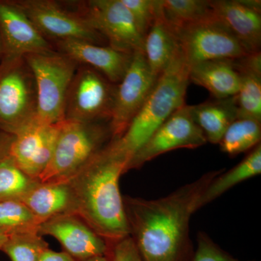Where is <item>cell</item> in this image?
Returning <instances> with one entry per match:
<instances>
[{
  "label": "cell",
  "instance_id": "18",
  "mask_svg": "<svg viewBox=\"0 0 261 261\" xmlns=\"http://www.w3.org/2000/svg\"><path fill=\"white\" fill-rule=\"evenodd\" d=\"M190 80L217 99L236 96L241 82L233 60H213L190 65Z\"/></svg>",
  "mask_w": 261,
  "mask_h": 261
},
{
  "label": "cell",
  "instance_id": "2",
  "mask_svg": "<svg viewBox=\"0 0 261 261\" xmlns=\"http://www.w3.org/2000/svg\"><path fill=\"white\" fill-rule=\"evenodd\" d=\"M127 161L108 142L68 180L75 212L111 247L129 237L120 178Z\"/></svg>",
  "mask_w": 261,
  "mask_h": 261
},
{
  "label": "cell",
  "instance_id": "13",
  "mask_svg": "<svg viewBox=\"0 0 261 261\" xmlns=\"http://www.w3.org/2000/svg\"><path fill=\"white\" fill-rule=\"evenodd\" d=\"M38 233L56 238L63 251L76 261L100 255L108 257L110 254L107 243L75 214L59 215L43 221Z\"/></svg>",
  "mask_w": 261,
  "mask_h": 261
},
{
  "label": "cell",
  "instance_id": "17",
  "mask_svg": "<svg viewBox=\"0 0 261 261\" xmlns=\"http://www.w3.org/2000/svg\"><path fill=\"white\" fill-rule=\"evenodd\" d=\"M51 44L56 51L69 57L79 65L94 68L114 84H119L123 80L134 56L108 45L76 39L58 41Z\"/></svg>",
  "mask_w": 261,
  "mask_h": 261
},
{
  "label": "cell",
  "instance_id": "11",
  "mask_svg": "<svg viewBox=\"0 0 261 261\" xmlns=\"http://www.w3.org/2000/svg\"><path fill=\"white\" fill-rule=\"evenodd\" d=\"M159 77L149 69L143 51L134 53L126 74L117 84L109 121L111 140L121 138L143 107Z\"/></svg>",
  "mask_w": 261,
  "mask_h": 261
},
{
  "label": "cell",
  "instance_id": "29",
  "mask_svg": "<svg viewBox=\"0 0 261 261\" xmlns=\"http://www.w3.org/2000/svg\"><path fill=\"white\" fill-rule=\"evenodd\" d=\"M130 12L139 32L145 39L161 9V0H121Z\"/></svg>",
  "mask_w": 261,
  "mask_h": 261
},
{
  "label": "cell",
  "instance_id": "23",
  "mask_svg": "<svg viewBox=\"0 0 261 261\" xmlns=\"http://www.w3.org/2000/svg\"><path fill=\"white\" fill-rule=\"evenodd\" d=\"M220 173L211 182L201 196L197 209L214 202L225 192L261 173V145L259 144L241 163L226 172Z\"/></svg>",
  "mask_w": 261,
  "mask_h": 261
},
{
  "label": "cell",
  "instance_id": "16",
  "mask_svg": "<svg viewBox=\"0 0 261 261\" xmlns=\"http://www.w3.org/2000/svg\"><path fill=\"white\" fill-rule=\"evenodd\" d=\"M215 17L234 36L249 54L260 53L261 2L213 0Z\"/></svg>",
  "mask_w": 261,
  "mask_h": 261
},
{
  "label": "cell",
  "instance_id": "27",
  "mask_svg": "<svg viewBox=\"0 0 261 261\" xmlns=\"http://www.w3.org/2000/svg\"><path fill=\"white\" fill-rule=\"evenodd\" d=\"M39 182L23 172L10 156L0 161V200H20Z\"/></svg>",
  "mask_w": 261,
  "mask_h": 261
},
{
  "label": "cell",
  "instance_id": "14",
  "mask_svg": "<svg viewBox=\"0 0 261 261\" xmlns=\"http://www.w3.org/2000/svg\"><path fill=\"white\" fill-rule=\"evenodd\" d=\"M0 39L2 58L55 49L13 0H0Z\"/></svg>",
  "mask_w": 261,
  "mask_h": 261
},
{
  "label": "cell",
  "instance_id": "36",
  "mask_svg": "<svg viewBox=\"0 0 261 261\" xmlns=\"http://www.w3.org/2000/svg\"><path fill=\"white\" fill-rule=\"evenodd\" d=\"M2 56H3V48H2L1 39H0V61H1Z\"/></svg>",
  "mask_w": 261,
  "mask_h": 261
},
{
  "label": "cell",
  "instance_id": "22",
  "mask_svg": "<svg viewBox=\"0 0 261 261\" xmlns=\"http://www.w3.org/2000/svg\"><path fill=\"white\" fill-rule=\"evenodd\" d=\"M178 47L174 31L163 18L161 8L157 18L144 39L143 53L154 76L159 77L168 68Z\"/></svg>",
  "mask_w": 261,
  "mask_h": 261
},
{
  "label": "cell",
  "instance_id": "15",
  "mask_svg": "<svg viewBox=\"0 0 261 261\" xmlns=\"http://www.w3.org/2000/svg\"><path fill=\"white\" fill-rule=\"evenodd\" d=\"M63 121L49 125H37L15 136L9 156L17 166L34 179L46 169L54 152Z\"/></svg>",
  "mask_w": 261,
  "mask_h": 261
},
{
  "label": "cell",
  "instance_id": "30",
  "mask_svg": "<svg viewBox=\"0 0 261 261\" xmlns=\"http://www.w3.org/2000/svg\"><path fill=\"white\" fill-rule=\"evenodd\" d=\"M192 261H257L240 260L225 251L204 231L197 236V248Z\"/></svg>",
  "mask_w": 261,
  "mask_h": 261
},
{
  "label": "cell",
  "instance_id": "31",
  "mask_svg": "<svg viewBox=\"0 0 261 261\" xmlns=\"http://www.w3.org/2000/svg\"><path fill=\"white\" fill-rule=\"evenodd\" d=\"M108 257L111 261H142L130 237L115 244L111 247Z\"/></svg>",
  "mask_w": 261,
  "mask_h": 261
},
{
  "label": "cell",
  "instance_id": "3",
  "mask_svg": "<svg viewBox=\"0 0 261 261\" xmlns=\"http://www.w3.org/2000/svg\"><path fill=\"white\" fill-rule=\"evenodd\" d=\"M190 82V65L178 45L171 63L160 75L145 105L126 132L121 138L110 141L113 148L126 159L127 164L151 135L185 105Z\"/></svg>",
  "mask_w": 261,
  "mask_h": 261
},
{
  "label": "cell",
  "instance_id": "6",
  "mask_svg": "<svg viewBox=\"0 0 261 261\" xmlns=\"http://www.w3.org/2000/svg\"><path fill=\"white\" fill-rule=\"evenodd\" d=\"M32 70L38 97V125L65 120L67 92L79 64L56 49L23 56Z\"/></svg>",
  "mask_w": 261,
  "mask_h": 261
},
{
  "label": "cell",
  "instance_id": "21",
  "mask_svg": "<svg viewBox=\"0 0 261 261\" xmlns=\"http://www.w3.org/2000/svg\"><path fill=\"white\" fill-rule=\"evenodd\" d=\"M190 111L207 142L216 145L219 144L228 126L238 118L236 96L190 106Z\"/></svg>",
  "mask_w": 261,
  "mask_h": 261
},
{
  "label": "cell",
  "instance_id": "25",
  "mask_svg": "<svg viewBox=\"0 0 261 261\" xmlns=\"http://www.w3.org/2000/svg\"><path fill=\"white\" fill-rule=\"evenodd\" d=\"M261 121L251 118H237L228 126L220 141L221 150L236 156L260 144Z\"/></svg>",
  "mask_w": 261,
  "mask_h": 261
},
{
  "label": "cell",
  "instance_id": "19",
  "mask_svg": "<svg viewBox=\"0 0 261 261\" xmlns=\"http://www.w3.org/2000/svg\"><path fill=\"white\" fill-rule=\"evenodd\" d=\"M29 210L42 221L62 214H75L73 192L68 182L41 183L20 199Z\"/></svg>",
  "mask_w": 261,
  "mask_h": 261
},
{
  "label": "cell",
  "instance_id": "4",
  "mask_svg": "<svg viewBox=\"0 0 261 261\" xmlns=\"http://www.w3.org/2000/svg\"><path fill=\"white\" fill-rule=\"evenodd\" d=\"M109 123L64 120L41 183L67 182L111 140Z\"/></svg>",
  "mask_w": 261,
  "mask_h": 261
},
{
  "label": "cell",
  "instance_id": "9",
  "mask_svg": "<svg viewBox=\"0 0 261 261\" xmlns=\"http://www.w3.org/2000/svg\"><path fill=\"white\" fill-rule=\"evenodd\" d=\"M172 29L190 66L213 60L240 59L249 55L215 15L202 21Z\"/></svg>",
  "mask_w": 261,
  "mask_h": 261
},
{
  "label": "cell",
  "instance_id": "34",
  "mask_svg": "<svg viewBox=\"0 0 261 261\" xmlns=\"http://www.w3.org/2000/svg\"><path fill=\"white\" fill-rule=\"evenodd\" d=\"M8 237H9V235L0 231V250H1L3 247L4 246L5 243H6L7 240H8Z\"/></svg>",
  "mask_w": 261,
  "mask_h": 261
},
{
  "label": "cell",
  "instance_id": "7",
  "mask_svg": "<svg viewBox=\"0 0 261 261\" xmlns=\"http://www.w3.org/2000/svg\"><path fill=\"white\" fill-rule=\"evenodd\" d=\"M116 87L97 70L79 65L67 92L65 120L109 123Z\"/></svg>",
  "mask_w": 261,
  "mask_h": 261
},
{
  "label": "cell",
  "instance_id": "35",
  "mask_svg": "<svg viewBox=\"0 0 261 261\" xmlns=\"http://www.w3.org/2000/svg\"><path fill=\"white\" fill-rule=\"evenodd\" d=\"M86 261H111V259L106 255H100V256H95L93 257H91V258L88 259Z\"/></svg>",
  "mask_w": 261,
  "mask_h": 261
},
{
  "label": "cell",
  "instance_id": "32",
  "mask_svg": "<svg viewBox=\"0 0 261 261\" xmlns=\"http://www.w3.org/2000/svg\"><path fill=\"white\" fill-rule=\"evenodd\" d=\"M2 65L0 64V73ZM15 137L0 130V161L9 156L10 149Z\"/></svg>",
  "mask_w": 261,
  "mask_h": 261
},
{
  "label": "cell",
  "instance_id": "24",
  "mask_svg": "<svg viewBox=\"0 0 261 261\" xmlns=\"http://www.w3.org/2000/svg\"><path fill=\"white\" fill-rule=\"evenodd\" d=\"M163 18L172 28L197 23L214 16L207 0H161Z\"/></svg>",
  "mask_w": 261,
  "mask_h": 261
},
{
  "label": "cell",
  "instance_id": "8",
  "mask_svg": "<svg viewBox=\"0 0 261 261\" xmlns=\"http://www.w3.org/2000/svg\"><path fill=\"white\" fill-rule=\"evenodd\" d=\"M13 1L51 44L66 39L85 41L99 45L107 42L77 8L70 10L54 0Z\"/></svg>",
  "mask_w": 261,
  "mask_h": 261
},
{
  "label": "cell",
  "instance_id": "12",
  "mask_svg": "<svg viewBox=\"0 0 261 261\" xmlns=\"http://www.w3.org/2000/svg\"><path fill=\"white\" fill-rule=\"evenodd\" d=\"M203 132L194 121L190 106L184 105L151 135L128 161L126 173L138 169L158 156L173 150L195 149L207 143Z\"/></svg>",
  "mask_w": 261,
  "mask_h": 261
},
{
  "label": "cell",
  "instance_id": "1",
  "mask_svg": "<svg viewBox=\"0 0 261 261\" xmlns=\"http://www.w3.org/2000/svg\"><path fill=\"white\" fill-rule=\"evenodd\" d=\"M225 169L204 173L154 200L123 196L129 237L142 261H192L190 220L211 182Z\"/></svg>",
  "mask_w": 261,
  "mask_h": 261
},
{
  "label": "cell",
  "instance_id": "28",
  "mask_svg": "<svg viewBox=\"0 0 261 261\" xmlns=\"http://www.w3.org/2000/svg\"><path fill=\"white\" fill-rule=\"evenodd\" d=\"M49 244L37 232L9 235L1 250L11 261H39Z\"/></svg>",
  "mask_w": 261,
  "mask_h": 261
},
{
  "label": "cell",
  "instance_id": "5",
  "mask_svg": "<svg viewBox=\"0 0 261 261\" xmlns=\"http://www.w3.org/2000/svg\"><path fill=\"white\" fill-rule=\"evenodd\" d=\"M0 64V130L15 137L38 125L37 85L23 57Z\"/></svg>",
  "mask_w": 261,
  "mask_h": 261
},
{
  "label": "cell",
  "instance_id": "26",
  "mask_svg": "<svg viewBox=\"0 0 261 261\" xmlns=\"http://www.w3.org/2000/svg\"><path fill=\"white\" fill-rule=\"evenodd\" d=\"M43 221L18 200H0V231L8 235L37 232Z\"/></svg>",
  "mask_w": 261,
  "mask_h": 261
},
{
  "label": "cell",
  "instance_id": "10",
  "mask_svg": "<svg viewBox=\"0 0 261 261\" xmlns=\"http://www.w3.org/2000/svg\"><path fill=\"white\" fill-rule=\"evenodd\" d=\"M77 8L110 47L128 54L143 51L144 37L121 0L82 2Z\"/></svg>",
  "mask_w": 261,
  "mask_h": 261
},
{
  "label": "cell",
  "instance_id": "33",
  "mask_svg": "<svg viewBox=\"0 0 261 261\" xmlns=\"http://www.w3.org/2000/svg\"><path fill=\"white\" fill-rule=\"evenodd\" d=\"M39 261H76L66 252L53 251L47 249L42 254Z\"/></svg>",
  "mask_w": 261,
  "mask_h": 261
},
{
  "label": "cell",
  "instance_id": "20",
  "mask_svg": "<svg viewBox=\"0 0 261 261\" xmlns=\"http://www.w3.org/2000/svg\"><path fill=\"white\" fill-rule=\"evenodd\" d=\"M233 61L241 79L236 95L238 118L261 121L260 53L249 54Z\"/></svg>",
  "mask_w": 261,
  "mask_h": 261
}]
</instances>
